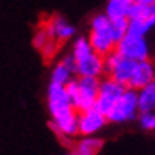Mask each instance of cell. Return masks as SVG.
Masks as SVG:
<instances>
[{
  "mask_svg": "<svg viewBox=\"0 0 155 155\" xmlns=\"http://www.w3.org/2000/svg\"><path fill=\"white\" fill-rule=\"evenodd\" d=\"M103 147V141L95 135L82 136L74 146V150L81 155H97Z\"/></svg>",
  "mask_w": 155,
  "mask_h": 155,
  "instance_id": "cell-14",
  "label": "cell"
},
{
  "mask_svg": "<svg viewBox=\"0 0 155 155\" xmlns=\"http://www.w3.org/2000/svg\"><path fill=\"white\" fill-rule=\"evenodd\" d=\"M135 60L124 57L120 52L114 49L108 55H104V73L127 86L133 74V70H135Z\"/></svg>",
  "mask_w": 155,
  "mask_h": 155,
  "instance_id": "cell-6",
  "label": "cell"
},
{
  "mask_svg": "<svg viewBox=\"0 0 155 155\" xmlns=\"http://www.w3.org/2000/svg\"><path fill=\"white\" fill-rule=\"evenodd\" d=\"M139 124L147 131H155V109L139 112Z\"/></svg>",
  "mask_w": 155,
  "mask_h": 155,
  "instance_id": "cell-21",
  "label": "cell"
},
{
  "mask_svg": "<svg viewBox=\"0 0 155 155\" xmlns=\"http://www.w3.org/2000/svg\"><path fill=\"white\" fill-rule=\"evenodd\" d=\"M125 89H127L125 84L116 81L111 76H106L104 79H100V90H98V97H97L94 108L103 112L104 116H108V112L112 109L116 100L125 92Z\"/></svg>",
  "mask_w": 155,
  "mask_h": 155,
  "instance_id": "cell-5",
  "label": "cell"
},
{
  "mask_svg": "<svg viewBox=\"0 0 155 155\" xmlns=\"http://www.w3.org/2000/svg\"><path fill=\"white\" fill-rule=\"evenodd\" d=\"M65 155H81V153H78V152L74 150V152H68V153H65Z\"/></svg>",
  "mask_w": 155,
  "mask_h": 155,
  "instance_id": "cell-25",
  "label": "cell"
},
{
  "mask_svg": "<svg viewBox=\"0 0 155 155\" xmlns=\"http://www.w3.org/2000/svg\"><path fill=\"white\" fill-rule=\"evenodd\" d=\"M139 114L138 106V90L127 87L125 92L116 100L112 109L108 112V122L112 124H124L136 119Z\"/></svg>",
  "mask_w": 155,
  "mask_h": 155,
  "instance_id": "cell-3",
  "label": "cell"
},
{
  "mask_svg": "<svg viewBox=\"0 0 155 155\" xmlns=\"http://www.w3.org/2000/svg\"><path fill=\"white\" fill-rule=\"evenodd\" d=\"M149 21L152 22V25H155V3L150 5V16H149Z\"/></svg>",
  "mask_w": 155,
  "mask_h": 155,
  "instance_id": "cell-23",
  "label": "cell"
},
{
  "mask_svg": "<svg viewBox=\"0 0 155 155\" xmlns=\"http://www.w3.org/2000/svg\"><path fill=\"white\" fill-rule=\"evenodd\" d=\"M131 0H108L106 5V15L109 19H119V18H128Z\"/></svg>",
  "mask_w": 155,
  "mask_h": 155,
  "instance_id": "cell-16",
  "label": "cell"
},
{
  "mask_svg": "<svg viewBox=\"0 0 155 155\" xmlns=\"http://www.w3.org/2000/svg\"><path fill=\"white\" fill-rule=\"evenodd\" d=\"M116 51L120 52L124 57L135 60V62L149 59V45L146 41V37H138V35L127 33L116 45Z\"/></svg>",
  "mask_w": 155,
  "mask_h": 155,
  "instance_id": "cell-7",
  "label": "cell"
},
{
  "mask_svg": "<svg viewBox=\"0 0 155 155\" xmlns=\"http://www.w3.org/2000/svg\"><path fill=\"white\" fill-rule=\"evenodd\" d=\"M104 74V57L98 52H92L76 60V76H95L101 78Z\"/></svg>",
  "mask_w": 155,
  "mask_h": 155,
  "instance_id": "cell-10",
  "label": "cell"
},
{
  "mask_svg": "<svg viewBox=\"0 0 155 155\" xmlns=\"http://www.w3.org/2000/svg\"><path fill=\"white\" fill-rule=\"evenodd\" d=\"M45 29L48 30L49 35H51V38L57 40L59 43L71 40L74 37V33H76L74 25L70 24L68 21L65 18H62V16H52L46 22Z\"/></svg>",
  "mask_w": 155,
  "mask_h": 155,
  "instance_id": "cell-11",
  "label": "cell"
},
{
  "mask_svg": "<svg viewBox=\"0 0 155 155\" xmlns=\"http://www.w3.org/2000/svg\"><path fill=\"white\" fill-rule=\"evenodd\" d=\"M49 40H52V38H51V35H49L48 30L43 27V29H40L37 33H35V37H33V46L41 51V49L46 46V43H48Z\"/></svg>",
  "mask_w": 155,
  "mask_h": 155,
  "instance_id": "cell-22",
  "label": "cell"
},
{
  "mask_svg": "<svg viewBox=\"0 0 155 155\" xmlns=\"http://www.w3.org/2000/svg\"><path fill=\"white\" fill-rule=\"evenodd\" d=\"M100 79L101 78L95 76H74L65 86L78 112L94 108L100 90Z\"/></svg>",
  "mask_w": 155,
  "mask_h": 155,
  "instance_id": "cell-1",
  "label": "cell"
},
{
  "mask_svg": "<svg viewBox=\"0 0 155 155\" xmlns=\"http://www.w3.org/2000/svg\"><path fill=\"white\" fill-rule=\"evenodd\" d=\"M78 120H79V135L90 136L97 135L108 122V117L95 108L78 112Z\"/></svg>",
  "mask_w": 155,
  "mask_h": 155,
  "instance_id": "cell-8",
  "label": "cell"
},
{
  "mask_svg": "<svg viewBox=\"0 0 155 155\" xmlns=\"http://www.w3.org/2000/svg\"><path fill=\"white\" fill-rule=\"evenodd\" d=\"M153 81H155V65L152 63V60L144 59L135 63V70H133V74L128 84H127V87L139 90Z\"/></svg>",
  "mask_w": 155,
  "mask_h": 155,
  "instance_id": "cell-9",
  "label": "cell"
},
{
  "mask_svg": "<svg viewBox=\"0 0 155 155\" xmlns=\"http://www.w3.org/2000/svg\"><path fill=\"white\" fill-rule=\"evenodd\" d=\"M48 109L52 120L78 112L67 92V87L57 82H51L48 87Z\"/></svg>",
  "mask_w": 155,
  "mask_h": 155,
  "instance_id": "cell-4",
  "label": "cell"
},
{
  "mask_svg": "<svg viewBox=\"0 0 155 155\" xmlns=\"http://www.w3.org/2000/svg\"><path fill=\"white\" fill-rule=\"evenodd\" d=\"M131 2H139V3H146V5H152V3H155V0H131Z\"/></svg>",
  "mask_w": 155,
  "mask_h": 155,
  "instance_id": "cell-24",
  "label": "cell"
},
{
  "mask_svg": "<svg viewBox=\"0 0 155 155\" xmlns=\"http://www.w3.org/2000/svg\"><path fill=\"white\" fill-rule=\"evenodd\" d=\"M149 16H150V5L131 2L130 11H128V19H149Z\"/></svg>",
  "mask_w": 155,
  "mask_h": 155,
  "instance_id": "cell-20",
  "label": "cell"
},
{
  "mask_svg": "<svg viewBox=\"0 0 155 155\" xmlns=\"http://www.w3.org/2000/svg\"><path fill=\"white\" fill-rule=\"evenodd\" d=\"M76 76V60L71 54L65 55L59 63H55L51 73V82H57L62 86L67 84Z\"/></svg>",
  "mask_w": 155,
  "mask_h": 155,
  "instance_id": "cell-12",
  "label": "cell"
},
{
  "mask_svg": "<svg viewBox=\"0 0 155 155\" xmlns=\"http://www.w3.org/2000/svg\"><path fill=\"white\" fill-rule=\"evenodd\" d=\"M89 40L94 51L103 55V57L116 49V41L111 33V19L108 18L106 13H101V15H97L92 18Z\"/></svg>",
  "mask_w": 155,
  "mask_h": 155,
  "instance_id": "cell-2",
  "label": "cell"
},
{
  "mask_svg": "<svg viewBox=\"0 0 155 155\" xmlns=\"http://www.w3.org/2000/svg\"><path fill=\"white\" fill-rule=\"evenodd\" d=\"M52 130L62 138H73L79 135V120H78V112H73L67 117L57 119L51 122Z\"/></svg>",
  "mask_w": 155,
  "mask_h": 155,
  "instance_id": "cell-13",
  "label": "cell"
},
{
  "mask_svg": "<svg viewBox=\"0 0 155 155\" xmlns=\"http://www.w3.org/2000/svg\"><path fill=\"white\" fill-rule=\"evenodd\" d=\"M138 106L139 112L155 109V81L138 90Z\"/></svg>",
  "mask_w": 155,
  "mask_h": 155,
  "instance_id": "cell-15",
  "label": "cell"
},
{
  "mask_svg": "<svg viewBox=\"0 0 155 155\" xmlns=\"http://www.w3.org/2000/svg\"><path fill=\"white\" fill-rule=\"evenodd\" d=\"M152 22L149 19H128V33L146 37L147 32L152 29Z\"/></svg>",
  "mask_w": 155,
  "mask_h": 155,
  "instance_id": "cell-19",
  "label": "cell"
},
{
  "mask_svg": "<svg viewBox=\"0 0 155 155\" xmlns=\"http://www.w3.org/2000/svg\"><path fill=\"white\" fill-rule=\"evenodd\" d=\"M94 52V48L90 45V40L89 37H79L73 41V46H71V55L74 57V60H79L86 55L92 54Z\"/></svg>",
  "mask_w": 155,
  "mask_h": 155,
  "instance_id": "cell-17",
  "label": "cell"
},
{
  "mask_svg": "<svg viewBox=\"0 0 155 155\" xmlns=\"http://www.w3.org/2000/svg\"><path fill=\"white\" fill-rule=\"evenodd\" d=\"M111 33H112V38H114L116 45H117L128 33V18L111 19Z\"/></svg>",
  "mask_w": 155,
  "mask_h": 155,
  "instance_id": "cell-18",
  "label": "cell"
}]
</instances>
